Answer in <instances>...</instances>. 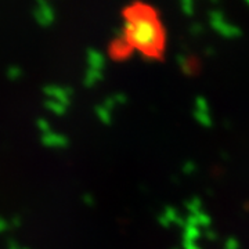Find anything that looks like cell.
I'll list each match as a JSON object with an SVG mask.
<instances>
[{"instance_id": "7", "label": "cell", "mask_w": 249, "mask_h": 249, "mask_svg": "<svg viewBox=\"0 0 249 249\" xmlns=\"http://www.w3.org/2000/svg\"><path fill=\"white\" fill-rule=\"evenodd\" d=\"M88 64H89L90 70L103 71V68L106 65V58H104V55L100 53V52L91 49V50L88 52Z\"/></svg>"}, {"instance_id": "4", "label": "cell", "mask_w": 249, "mask_h": 249, "mask_svg": "<svg viewBox=\"0 0 249 249\" xmlns=\"http://www.w3.org/2000/svg\"><path fill=\"white\" fill-rule=\"evenodd\" d=\"M45 94L49 97V100H55L58 103H62L68 107L70 101H71L72 90L70 88H62V86H57V85H49L46 86Z\"/></svg>"}, {"instance_id": "3", "label": "cell", "mask_w": 249, "mask_h": 249, "mask_svg": "<svg viewBox=\"0 0 249 249\" xmlns=\"http://www.w3.org/2000/svg\"><path fill=\"white\" fill-rule=\"evenodd\" d=\"M34 16H35V19L37 21V24L42 25V27L52 25L54 22V19H55V13H54L53 6L49 1H45V0L37 1L35 11H34Z\"/></svg>"}, {"instance_id": "12", "label": "cell", "mask_w": 249, "mask_h": 249, "mask_svg": "<svg viewBox=\"0 0 249 249\" xmlns=\"http://www.w3.org/2000/svg\"><path fill=\"white\" fill-rule=\"evenodd\" d=\"M199 237V231H198V227L194 224H187L186 227V242H196V240Z\"/></svg>"}, {"instance_id": "9", "label": "cell", "mask_w": 249, "mask_h": 249, "mask_svg": "<svg viewBox=\"0 0 249 249\" xmlns=\"http://www.w3.org/2000/svg\"><path fill=\"white\" fill-rule=\"evenodd\" d=\"M103 78V73L101 71H97V70H88L86 72V76H85V85L90 88V86H94L97 83L98 80H101Z\"/></svg>"}, {"instance_id": "21", "label": "cell", "mask_w": 249, "mask_h": 249, "mask_svg": "<svg viewBox=\"0 0 249 249\" xmlns=\"http://www.w3.org/2000/svg\"><path fill=\"white\" fill-rule=\"evenodd\" d=\"M194 170V163H186V166H184V172H193Z\"/></svg>"}, {"instance_id": "18", "label": "cell", "mask_w": 249, "mask_h": 249, "mask_svg": "<svg viewBox=\"0 0 249 249\" xmlns=\"http://www.w3.org/2000/svg\"><path fill=\"white\" fill-rule=\"evenodd\" d=\"M21 217H18V216H16V217H13L11 220H10V227H19L21 226Z\"/></svg>"}, {"instance_id": "6", "label": "cell", "mask_w": 249, "mask_h": 249, "mask_svg": "<svg viewBox=\"0 0 249 249\" xmlns=\"http://www.w3.org/2000/svg\"><path fill=\"white\" fill-rule=\"evenodd\" d=\"M196 116L199 124L204 126H209L212 124L211 122V116H209V111H208V104L204 98H198L196 100Z\"/></svg>"}, {"instance_id": "2", "label": "cell", "mask_w": 249, "mask_h": 249, "mask_svg": "<svg viewBox=\"0 0 249 249\" xmlns=\"http://www.w3.org/2000/svg\"><path fill=\"white\" fill-rule=\"evenodd\" d=\"M211 22H212V27L220 34V35L226 36V37H235V36H240V29L231 25L226 21V18L223 17L222 13L219 11H212L211 13Z\"/></svg>"}, {"instance_id": "11", "label": "cell", "mask_w": 249, "mask_h": 249, "mask_svg": "<svg viewBox=\"0 0 249 249\" xmlns=\"http://www.w3.org/2000/svg\"><path fill=\"white\" fill-rule=\"evenodd\" d=\"M96 114L103 124H111V109H108L104 106H100V107L96 108Z\"/></svg>"}, {"instance_id": "8", "label": "cell", "mask_w": 249, "mask_h": 249, "mask_svg": "<svg viewBox=\"0 0 249 249\" xmlns=\"http://www.w3.org/2000/svg\"><path fill=\"white\" fill-rule=\"evenodd\" d=\"M46 108H47L50 112L55 114V115H64V114L67 112V106L62 104V103L55 101V100H47V101H46Z\"/></svg>"}, {"instance_id": "19", "label": "cell", "mask_w": 249, "mask_h": 249, "mask_svg": "<svg viewBox=\"0 0 249 249\" xmlns=\"http://www.w3.org/2000/svg\"><path fill=\"white\" fill-rule=\"evenodd\" d=\"M114 100H115V103L116 104H121V103H124L126 101V97H124V94H121V93H118V94H115L114 96Z\"/></svg>"}, {"instance_id": "10", "label": "cell", "mask_w": 249, "mask_h": 249, "mask_svg": "<svg viewBox=\"0 0 249 249\" xmlns=\"http://www.w3.org/2000/svg\"><path fill=\"white\" fill-rule=\"evenodd\" d=\"M178 220H180V217H178V214L176 213L175 209H166L163 214L160 216V223L163 226H169L172 223H178Z\"/></svg>"}, {"instance_id": "16", "label": "cell", "mask_w": 249, "mask_h": 249, "mask_svg": "<svg viewBox=\"0 0 249 249\" xmlns=\"http://www.w3.org/2000/svg\"><path fill=\"white\" fill-rule=\"evenodd\" d=\"M10 229V222H7L6 219H1L0 217V232L7 231Z\"/></svg>"}, {"instance_id": "17", "label": "cell", "mask_w": 249, "mask_h": 249, "mask_svg": "<svg viewBox=\"0 0 249 249\" xmlns=\"http://www.w3.org/2000/svg\"><path fill=\"white\" fill-rule=\"evenodd\" d=\"M181 7H183L186 14H193V3H191V1H184V3L181 4Z\"/></svg>"}, {"instance_id": "15", "label": "cell", "mask_w": 249, "mask_h": 249, "mask_svg": "<svg viewBox=\"0 0 249 249\" xmlns=\"http://www.w3.org/2000/svg\"><path fill=\"white\" fill-rule=\"evenodd\" d=\"M224 249H240V245L235 240H229L224 245Z\"/></svg>"}, {"instance_id": "13", "label": "cell", "mask_w": 249, "mask_h": 249, "mask_svg": "<svg viewBox=\"0 0 249 249\" xmlns=\"http://www.w3.org/2000/svg\"><path fill=\"white\" fill-rule=\"evenodd\" d=\"M21 75H22V70L19 67H17V65L9 67V70H7V78L10 80H18L21 78Z\"/></svg>"}, {"instance_id": "1", "label": "cell", "mask_w": 249, "mask_h": 249, "mask_svg": "<svg viewBox=\"0 0 249 249\" xmlns=\"http://www.w3.org/2000/svg\"><path fill=\"white\" fill-rule=\"evenodd\" d=\"M124 29L129 40L140 50H152L158 46L160 29L151 17L142 13H132L126 22Z\"/></svg>"}, {"instance_id": "22", "label": "cell", "mask_w": 249, "mask_h": 249, "mask_svg": "<svg viewBox=\"0 0 249 249\" xmlns=\"http://www.w3.org/2000/svg\"><path fill=\"white\" fill-rule=\"evenodd\" d=\"M10 249H21V248H18V247L16 245V244H14V242H11V244H10Z\"/></svg>"}, {"instance_id": "14", "label": "cell", "mask_w": 249, "mask_h": 249, "mask_svg": "<svg viewBox=\"0 0 249 249\" xmlns=\"http://www.w3.org/2000/svg\"><path fill=\"white\" fill-rule=\"evenodd\" d=\"M36 124H37V129H39L43 134L52 132V130H50V124H49L46 119H39V121L36 122Z\"/></svg>"}, {"instance_id": "5", "label": "cell", "mask_w": 249, "mask_h": 249, "mask_svg": "<svg viewBox=\"0 0 249 249\" xmlns=\"http://www.w3.org/2000/svg\"><path fill=\"white\" fill-rule=\"evenodd\" d=\"M42 142L49 148H65L68 145V139L61 133L49 132L42 136Z\"/></svg>"}, {"instance_id": "20", "label": "cell", "mask_w": 249, "mask_h": 249, "mask_svg": "<svg viewBox=\"0 0 249 249\" xmlns=\"http://www.w3.org/2000/svg\"><path fill=\"white\" fill-rule=\"evenodd\" d=\"M83 201H85V204H88V205H93V204H94V201H93V196H88V194L83 196Z\"/></svg>"}]
</instances>
